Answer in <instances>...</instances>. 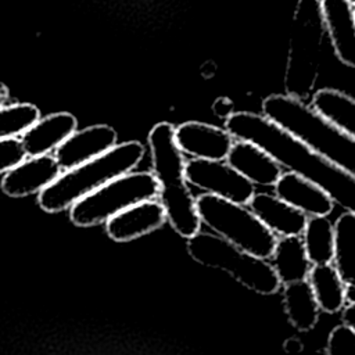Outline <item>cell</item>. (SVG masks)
<instances>
[{"label":"cell","instance_id":"4316f807","mask_svg":"<svg viewBox=\"0 0 355 355\" xmlns=\"http://www.w3.org/2000/svg\"><path fill=\"white\" fill-rule=\"evenodd\" d=\"M26 157L21 139L7 137L0 139V173L10 171L22 162Z\"/></svg>","mask_w":355,"mask_h":355},{"label":"cell","instance_id":"30bf717a","mask_svg":"<svg viewBox=\"0 0 355 355\" xmlns=\"http://www.w3.org/2000/svg\"><path fill=\"white\" fill-rule=\"evenodd\" d=\"M166 222V214L157 198L136 202L105 220L107 234L118 243L146 236Z\"/></svg>","mask_w":355,"mask_h":355},{"label":"cell","instance_id":"ac0fdd59","mask_svg":"<svg viewBox=\"0 0 355 355\" xmlns=\"http://www.w3.org/2000/svg\"><path fill=\"white\" fill-rule=\"evenodd\" d=\"M78 125L76 118L69 112H55L37 119L21 137L26 155L36 157L55 150Z\"/></svg>","mask_w":355,"mask_h":355},{"label":"cell","instance_id":"ffe728a7","mask_svg":"<svg viewBox=\"0 0 355 355\" xmlns=\"http://www.w3.org/2000/svg\"><path fill=\"white\" fill-rule=\"evenodd\" d=\"M282 287L283 306L290 324L298 331L312 330L319 320L320 308L308 280L286 283Z\"/></svg>","mask_w":355,"mask_h":355},{"label":"cell","instance_id":"4fadbf2b","mask_svg":"<svg viewBox=\"0 0 355 355\" xmlns=\"http://www.w3.org/2000/svg\"><path fill=\"white\" fill-rule=\"evenodd\" d=\"M322 19L336 57L355 68V10L349 0H320Z\"/></svg>","mask_w":355,"mask_h":355},{"label":"cell","instance_id":"9a60e30c","mask_svg":"<svg viewBox=\"0 0 355 355\" xmlns=\"http://www.w3.org/2000/svg\"><path fill=\"white\" fill-rule=\"evenodd\" d=\"M275 194L306 216H329L334 201L315 183L295 172H282L273 184Z\"/></svg>","mask_w":355,"mask_h":355},{"label":"cell","instance_id":"4dcf8cb0","mask_svg":"<svg viewBox=\"0 0 355 355\" xmlns=\"http://www.w3.org/2000/svg\"><path fill=\"white\" fill-rule=\"evenodd\" d=\"M349 3H352L355 6V0H349Z\"/></svg>","mask_w":355,"mask_h":355},{"label":"cell","instance_id":"ba28073f","mask_svg":"<svg viewBox=\"0 0 355 355\" xmlns=\"http://www.w3.org/2000/svg\"><path fill=\"white\" fill-rule=\"evenodd\" d=\"M158 191V180L153 172L130 171L73 202L69 216L76 226L100 225L136 202L157 198Z\"/></svg>","mask_w":355,"mask_h":355},{"label":"cell","instance_id":"8fae6325","mask_svg":"<svg viewBox=\"0 0 355 355\" xmlns=\"http://www.w3.org/2000/svg\"><path fill=\"white\" fill-rule=\"evenodd\" d=\"M175 141L191 158L226 159L234 140L225 128L189 121L175 128Z\"/></svg>","mask_w":355,"mask_h":355},{"label":"cell","instance_id":"5b68a950","mask_svg":"<svg viewBox=\"0 0 355 355\" xmlns=\"http://www.w3.org/2000/svg\"><path fill=\"white\" fill-rule=\"evenodd\" d=\"M323 35L320 0H298L284 73L287 94L305 100L313 93L322 60Z\"/></svg>","mask_w":355,"mask_h":355},{"label":"cell","instance_id":"d6986e66","mask_svg":"<svg viewBox=\"0 0 355 355\" xmlns=\"http://www.w3.org/2000/svg\"><path fill=\"white\" fill-rule=\"evenodd\" d=\"M269 259L282 286L291 282L306 280L312 266L306 257L301 236L277 237Z\"/></svg>","mask_w":355,"mask_h":355},{"label":"cell","instance_id":"9c48e42d","mask_svg":"<svg viewBox=\"0 0 355 355\" xmlns=\"http://www.w3.org/2000/svg\"><path fill=\"white\" fill-rule=\"evenodd\" d=\"M184 176L189 184L239 204H248L255 186L232 168L225 159L191 158L184 164Z\"/></svg>","mask_w":355,"mask_h":355},{"label":"cell","instance_id":"7a4b0ae2","mask_svg":"<svg viewBox=\"0 0 355 355\" xmlns=\"http://www.w3.org/2000/svg\"><path fill=\"white\" fill-rule=\"evenodd\" d=\"M262 114L308 148L355 176V137L330 123L304 100L287 93L270 94L262 103Z\"/></svg>","mask_w":355,"mask_h":355},{"label":"cell","instance_id":"d4e9b609","mask_svg":"<svg viewBox=\"0 0 355 355\" xmlns=\"http://www.w3.org/2000/svg\"><path fill=\"white\" fill-rule=\"evenodd\" d=\"M39 118V108L29 103L0 107V139L22 135Z\"/></svg>","mask_w":355,"mask_h":355},{"label":"cell","instance_id":"7402d4cb","mask_svg":"<svg viewBox=\"0 0 355 355\" xmlns=\"http://www.w3.org/2000/svg\"><path fill=\"white\" fill-rule=\"evenodd\" d=\"M311 107L344 133L355 137V98L336 89L312 93Z\"/></svg>","mask_w":355,"mask_h":355},{"label":"cell","instance_id":"484cf974","mask_svg":"<svg viewBox=\"0 0 355 355\" xmlns=\"http://www.w3.org/2000/svg\"><path fill=\"white\" fill-rule=\"evenodd\" d=\"M326 354L329 355H344L355 354V329L347 323L336 326L326 343Z\"/></svg>","mask_w":355,"mask_h":355},{"label":"cell","instance_id":"cb8c5ba5","mask_svg":"<svg viewBox=\"0 0 355 355\" xmlns=\"http://www.w3.org/2000/svg\"><path fill=\"white\" fill-rule=\"evenodd\" d=\"M301 237L306 257L312 265L333 261L334 223L327 216H308Z\"/></svg>","mask_w":355,"mask_h":355},{"label":"cell","instance_id":"f1b7e54d","mask_svg":"<svg viewBox=\"0 0 355 355\" xmlns=\"http://www.w3.org/2000/svg\"><path fill=\"white\" fill-rule=\"evenodd\" d=\"M341 320L343 323H347L348 326L355 329V304H345V306L341 309Z\"/></svg>","mask_w":355,"mask_h":355},{"label":"cell","instance_id":"83f0119b","mask_svg":"<svg viewBox=\"0 0 355 355\" xmlns=\"http://www.w3.org/2000/svg\"><path fill=\"white\" fill-rule=\"evenodd\" d=\"M283 349L287 354H300L304 349V344L298 337H290L283 343Z\"/></svg>","mask_w":355,"mask_h":355},{"label":"cell","instance_id":"3957f363","mask_svg":"<svg viewBox=\"0 0 355 355\" xmlns=\"http://www.w3.org/2000/svg\"><path fill=\"white\" fill-rule=\"evenodd\" d=\"M153 173L158 180V200L166 220L182 237H191L201 229L189 183L184 176L183 153L175 141V128L169 122L157 123L148 133Z\"/></svg>","mask_w":355,"mask_h":355},{"label":"cell","instance_id":"2e32d148","mask_svg":"<svg viewBox=\"0 0 355 355\" xmlns=\"http://www.w3.org/2000/svg\"><path fill=\"white\" fill-rule=\"evenodd\" d=\"M225 161L254 186L273 187L283 172L282 165L273 157L247 140L233 141Z\"/></svg>","mask_w":355,"mask_h":355},{"label":"cell","instance_id":"f546056e","mask_svg":"<svg viewBox=\"0 0 355 355\" xmlns=\"http://www.w3.org/2000/svg\"><path fill=\"white\" fill-rule=\"evenodd\" d=\"M344 300H345V304H355V282L345 283Z\"/></svg>","mask_w":355,"mask_h":355},{"label":"cell","instance_id":"8992f818","mask_svg":"<svg viewBox=\"0 0 355 355\" xmlns=\"http://www.w3.org/2000/svg\"><path fill=\"white\" fill-rule=\"evenodd\" d=\"M189 255L202 266L227 272L236 282L262 295H272L282 283L265 258L243 251L215 233L197 232L187 239Z\"/></svg>","mask_w":355,"mask_h":355},{"label":"cell","instance_id":"44dd1931","mask_svg":"<svg viewBox=\"0 0 355 355\" xmlns=\"http://www.w3.org/2000/svg\"><path fill=\"white\" fill-rule=\"evenodd\" d=\"M306 280L320 311L326 313H337L345 306V283L343 282L333 262L312 265Z\"/></svg>","mask_w":355,"mask_h":355},{"label":"cell","instance_id":"1f68e13d","mask_svg":"<svg viewBox=\"0 0 355 355\" xmlns=\"http://www.w3.org/2000/svg\"><path fill=\"white\" fill-rule=\"evenodd\" d=\"M354 10H355V7H354Z\"/></svg>","mask_w":355,"mask_h":355},{"label":"cell","instance_id":"6da1fadb","mask_svg":"<svg viewBox=\"0 0 355 355\" xmlns=\"http://www.w3.org/2000/svg\"><path fill=\"white\" fill-rule=\"evenodd\" d=\"M225 129L233 139L259 146L282 168L315 183L334 204L355 214V176L308 148L266 116L244 111L232 112L225 119Z\"/></svg>","mask_w":355,"mask_h":355},{"label":"cell","instance_id":"5bb4252c","mask_svg":"<svg viewBox=\"0 0 355 355\" xmlns=\"http://www.w3.org/2000/svg\"><path fill=\"white\" fill-rule=\"evenodd\" d=\"M60 172L61 168L54 155L31 157L6 172L1 190L10 197H25L42 191L60 176Z\"/></svg>","mask_w":355,"mask_h":355},{"label":"cell","instance_id":"7c38bea8","mask_svg":"<svg viewBox=\"0 0 355 355\" xmlns=\"http://www.w3.org/2000/svg\"><path fill=\"white\" fill-rule=\"evenodd\" d=\"M116 144V132L108 125H93L71 133L54 153L61 169H71L90 161Z\"/></svg>","mask_w":355,"mask_h":355},{"label":"cell","instance_id":"52a82bcc","mask_svg":"<svg viewBox=\"0 0 355 355\" xmlns=\"http://www.w3.org/2000/svg\"><path fill=\"white\" fill-rule=\"evenodd\" d=\"M196 208L201 225H205L212 233L243 251L259 258H270L277 236L245 204L204 193L196 198Z\"/></svg>","mask_w":355,"mask_h":355},{"label":"cell","instance_id":"277c9868","mask_svg":"<svg viewBox=\"0 0 355 355\" xmlns=\"http://www.w3.org/2000/svg\"><path fill=\"white\" fill-rule=\"evenodd\" d=\"M144 155L139 141L115 144L101 155L67 169L39 194V205L46 212H60L94 191L104 183L133 171Z\"/></svg>","mask_w":355,"mask_h":355},{"label":"cell","instance_id":"e0dca14e","mask_svg":"<svg viewBox=\"0 0 355 355\" xmlns=\"http://www.w3.org/2000/svg\"><path fill=\"white\" fill-rule=\"evenodd\" d=\"M247 205L277 237L301 236L308 220L304 212L291 207L276 194L254 193Z\"/></svg>","mask_w":355,"mask_h":355},{"label":"cell","instance_id":"603a6c76","mask_svg":"<svg viewBox=\"0 0 355 355\" xmlns=\"http://www.w3.org/2000/svg\"><path fill=\"white\" fill-rule=\"evenodd\" d=\"M333 265L344 283L355 282V214L343 212L334 222Z\"/></svg>","mask_w":355,"mask_h":355}]
</instances>
